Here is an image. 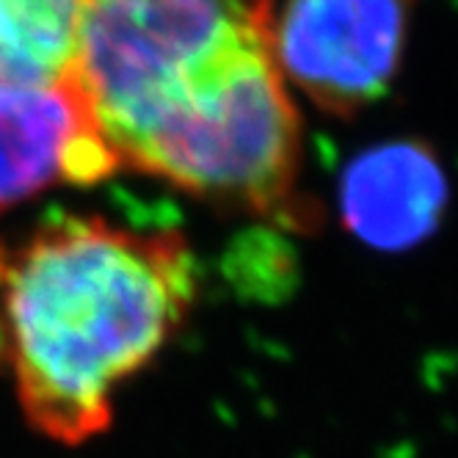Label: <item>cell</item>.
Instances as JSON below:
<instances>
[{
    "label": "cell",
    "mask_w": 458,
    "mask_h": 458,
    "mask_svg": "<svg viewBox=\"0 0 458 458\" xmlns=\"http://www.w3.org/2000/svg\"><path fill=\"white\" fill-rule=\"evenodd\" d=\"M274 22V0H89L75 81L122 169L243 213H304Z\"/></svg>",
    "instance_id": "1"
},
{
    "label": "cell",
    "mask_w": 458,
    "mask_h": 458,
    "mask_svg": "<svg viewBox=\"0 0 458 458\" xmlns=\"http://www.w3.org/2000/svg\"><path fill=\"white\" fill-rule=\"evenodd\" d=\"M196 299L174 229L64 216L0 243V365L20 409L55 445L108 431L122 384L141 373Z\"/></svg>",
    "instance_id": "2"
},
{
    "label": "cell",
    "mask_w": 458,
    "mask_h": 458,
    "mask_svg": "<svg viewBox=\"0 0 458 458\" xmlns=\"http://www.w3.org/2000/svg\"><path fill=\"white\" fill-rule=\"evenodd\" d=\"M406 30L409 0H287L274 22L276 61L315 108L353 116L395 81Z\"/></svg>",
    "instance_id": "3"
},
{
    "label": "cell",
    "mask_w": 458,
    "mask_h": 458,
    "mask_svg": "<svg viewBox=\"0 0 458 458\" xmlns=\"http://www.w3.org/2000/svg\"><path fill=\"white\" fill-rule=\"evenodd\" d=\"M122 163L70 81H0V216L53 185H94Z\"/></svg>",
    "instance_id": "4"
},
{
    "label": "cell",
    "mask_w": 458,
    "mask_h": 458,
    "mask_svg": "<svg viewBox=\"0 0 458 458\" xmlns=\"http://www.w3.org/2000/svg\"><path fill=\"white\" fill-rule=\"evenodd\" d=\"M447 202L439 160L420 144L395 141L359 155L340 188L351 233L376 249H406L428 238Z\"/></svg>",
    "instance_id": "5"
},
{
    "label": "cell",
    "mask_w": 458,
    "mask_h": 458,
    "mask_svg": "<svg viewBox=\"0 0 458 458\" xmlns=\"http://www.w3.org/2000/svg\"><path fill=\"white\" fill-rule=\"evenodd\" d=\"M89 0H0V81L75 78Z\"/></svg>",
    "instance_id": "6"
}]
</instances>
